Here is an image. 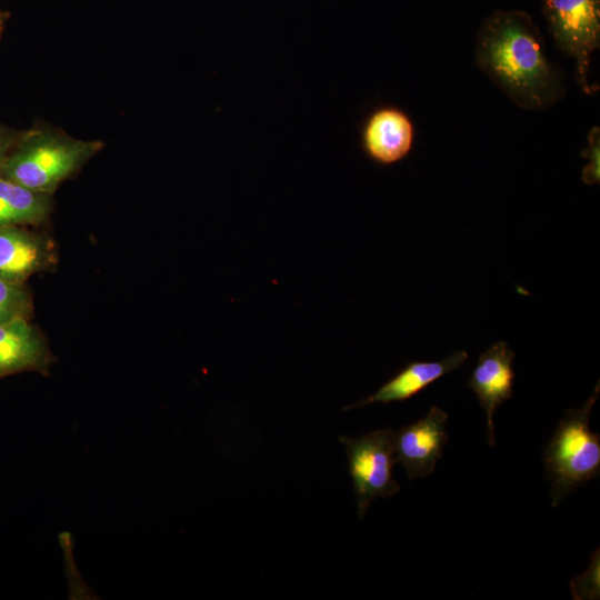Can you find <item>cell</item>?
Here are the masks:
<instances>
[{
    "instance_id": "obj_1",
    "label": "cell",
    "mask_w": 600,
    "mask_h": 600,
    "mask_svg": "<svg viewBox=\"0 0 600 600\" xmlns=\"http://www.w3.org/2000/svg\"><path fill=\"white\" fill-rule=\"evenodd\" d=\"M474 61L521 109L547 110L566 94L563 76L549 60L540 29L526 11L488 16L477 36Z\"/></svg>"
},
{
    "instance_id": "obj_2",
    "label": "cell",
    "mask_w": 600,
    "mask_h": 600,
    "mask_svg": "<svg viewBox=\"0 0 600 600\" xmlns=\"http://www.w3.org/2000/svg\"><path fill=\"white\" fill-rule=\"evenodd\" d=\"M51 129L32 130L18 138L1 176L36 191L52 194L57 187L102 149Z\"/></svg>"
},
{
    "instance_id": "obj_3",
    "label": "cell",
    "mask_w": 600,
    "mask_h": 600,
    "mask_svg": "<svg viewBox=\"0 0 600 600\" xmlns=\"http://www.w3.org/2000/svg\"><path fill=\"white\" fill-rule=\"evenodd\" d=\"M600 392V383L579 409H567L542 461L551 489V506L557 507L579 486L600 473V436L590 429V412Z\"/></svg>"
},
{
    "instance_id": "obj_4",
    "label": "cell",
    "mask_w": 600,
    "mask_h": 600,
    "mask_svg": "<svg viewBox=\"0 0 600 600\" xmlns=\"http://www.w3.org/2000/svg\"><path fill=\"white\" fill-rule=\"evenodd\" d=\"M543 16L557 48L574 61V76L586 93L592 53L600 48V0H543Z\"/></svg>"
},
{
    "instance_id": "obj_5",
    "label": "cell",
    "mask_w": 600,
    "mask_h": 600,
    "mask_svg": "<svg viewBox=\"0 0 600 600\" xmlns=\"http://www.w3.org/2000/svg\"><path fill=\"white\" fill-rule=\"evenodd\" d=\"M344 444L348 469L352 478L358 516L366 511L376 498H386L400 491L392 476L394 460V431L378 429L358 438L338 437Z\"/></svg>"
},
{
    "instance_id": "obj_6",
    "label": "cell",
    "mask_w": 600,
    "mask_h": 600,
    "mask_svg": "<svg viewBox=\"0 0 600 600\" xmlns=\"http://www.w3.org/2000/svg\"><path fill=\"white\" fill-rule=\"evenodd\" d=\"M448 413L432 406L420 420L394 432V460L406 469L409 479L431 474L448 442Z\"/></svg>"
},
{
    "instance_id": "obj_7",
    "label": "cell",
    "mask_w": 600,
    "mask_h": 600,
    "mask_svg": "<svg viewBox=\"0 0 600 600\" xmlns=\"http://www.w3.org/2000/svg\"><path fill=\"white\" fill-rule=\"evenodd\" d=\"M414 127L409 116L396 106H380L363 120L360 146L374 163L391 166L403 160L411 151Z\"/></svg>"
},
{
    "instance_id": "obj_8",
    "label": "cell",
    "mask_w": 600,
    "mask_h": 600,
    "mask_svg": "<svg viewBox=\"0 0 600 600\" xmlns=\"http://www.w3.org/2000/svg\"><path fill=\"white\" fill-rule=\"evenodd\" d=\"M513 358L514 352L508 343H493L479 356L468 381V388L477 394L486 413L487 441L490 447L494 446L493 413L513 393Z\"/></svg>"
},
{
    "instance_id": "obj_9",
    "label": "cell",
    "mask_w": 600,
    "mask_h": 600,
    "mask_svg": "<svg viewBox=\"0 0 600 600\" xmlns=\"http://www.w3.org/2000/svg\"><path fill=\"white\" fill-rule=\"evenodd\" d=\"M57 263L54 244L22 226H0V278L24 283Z\"/></svg>"
},
{
    "instance_id": "obj_10",
    "label": "cell",
    "mask_w": 600,
    "mask_h": 600,
    "mask_svg": "<svg viewBox=\"0 0 600 600\" xmlns=\"http://www.w3.org/2000/svg\"><path fill=\"white\" fill-rule=\"evenodd\" d=\"M467 359V351L459 350L440 361H413L383 383L373 394L344 407L343 410L377 402L387 404L392 401L408 400L444 374L459 369Z\"/></svg>"
},
{
    "instance_id": "obj_11",
    "label": "cell",
    "mask_w": 600,
    "mask_h": 600,
    "mask_svg": "<svg viewBox=\"0 0 600 600\" xmlns=\"http://www.w3.org/2000/svg\"><path fill=\"white\" fill-rule=\"evenodd\" d=\"M49 350L40 332L21 319L0 324V378L23 372H44Z\"/></svg>"
},
{
    "instance_id": "obj_12",
    "label": "cell",
    "mask_w": 600,
    "mask_h": 600,
    "mask_svg": "<svg viewBox=\"0 0 600 600\" xmlns=\"http://www.w3.org/2000/svg\"><path fill=\"white\" fill-rule=\"evenodd\" d=\"M50 193L36 191L0 176V226H34L50 214Z\"/></svg>"
},
{
    "instance_id": "obj_13",
    "label": "cell",
    "mask_w": 600,
    "mask_h": 600,
    "mask_svg": "<svg viewBox=\"0 0 600 600\" xmlns=\"http://www.w3.org/2000/svg\"><path fill=\"white\" fill-rule=\"evenodd\" d=\"M32 308V298L24 283L0 278V324L29 320Z\"/></svg>"
},
{
    "instance_id": "obj_14",
    "label": "cell",
    "mask_w": 600,
    "mask_h": 600,
    "mask_svg": "<svg viewBox=\"0 0 600 600\" xmlns=\"http://www.w3.org/2000/svg\"><path fill=\"white\" fill-rule=\"evenodd\" d=\"M573 599L599 598V549L592 553V562L582 574L571 582Z\"/></svg>"
},
{
    "instance_id": "obj_15",
    "label": "cell",
    "mask_w": 600,
    "mask_h": 600,
    "mask_svg": "<svg viewBox=\"0 0 600 600\" xmlns=\"http://www.w3.org/2000/svg\"><path fill=\"white\" fill-rule=\"evenodd\" d=\"M599 149L600 130L599 127H593L588 133V147L581 152V157L589 160L582 170V181L586 184L599 183Z\"/></svg>"
},
{
    "instance_id": "obj_16",
    "label": "cell",
    "mask_w": 600,
    "mask_h": 600,
    "mask_svg": "<svg viewBox=\"0 0 600 600\" xmlns=\"http://www.w3.org/2000/svg\"><path fill=\"white\" fill-rule=\"evenodd\" d=\"M16 141L17 139L8 130L0 126V176L4 161Z\"/></svg>"
},
{
    "instance_id": "obj_17",
    "label": "cell",
    "mask_w": 600,
    "mask_h": 600,
    "mask_svg": "<svg viewBox=\"0 0 600 600\" xmlns=\"http://www.w3.org/2000/svg\"><path fill=\"white\" fill-rule=\"evenodd\" d=\"M7 18H8V13L0 10V36L3 31Z\"/></svg>"
}]
</instances>
